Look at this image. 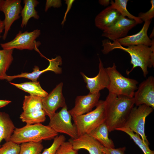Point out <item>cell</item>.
<instances>
[{
  "label": "cell",
  "mask_w": 154,
  "mask_h": 154,
  "mask_svg": "<svg viewBox=\"0 0 154 154\" xmlns=\"http://www.w3.org/2000/svg\"><path fill=\"white\" fill-rule=\"evenodd\" d=\"M103 49L102 53L107 54L115 49H120L127 52L129 54L131 60L130 63L133 66L129 71H127L128 75L135 68L139 67L142 70L143 76L146 77L148 73V68L154 67V40L152 38V43L151 47L143 45L129 46L125 48L119 44L116 40L111 42L109 39L102 41Z\"/></svg>",
  "instance_id": "6da1fadb"
},
{
  "label": "cell",
  "mask_w": 154,
  "mask_h": 154,
  "mask_svg": "<svg viewBox=\"0 0 154 154\" xmlns=\"http://www.w3.org/2000/svg\"><path fill=\"white\" fill-rule=\"evenodd\" d=\"M105 103V122L109 132L123 127L134 107L133 97L109 93Z\"/></svg>",
  "instance_id": "7a4b0ae2"
},
{
  "label": "cell",
  "mask_w": 154,
  "mask_h": 154,
  "mask_svg": "<svg viewBox=\"0 0 154 154\" xmlns=\"http://www.w3.org/2000/svg\"><path fill=\"white\" fill-rule=\"evenodd\" d=\"M58 135L48 125L41 123L26 124L21 127L15 128L10 141L19 144L29 142H38L54 139Z\"/></svg>",
  "instance_id": "3957f363"
},
{
  "label": "cell",
  "mask_w": 154,
  "mask_h": 154,
  "mask_svg": "<svg viewBox=\"0 0 154 154\" xmlns=\"http://www.w3.org/2000/svg\"><path fill=\"white\" fill-rule=\"evenodd\" d=\"M116 67L114 63L112 66L106 68L109 78V83L106 88L109 93L117 96L133 97L135 91L138 88V82L123 76Z\"/></svg>",
  "instance_id": "277c9868"
},
{
  "label": "cell",
  "mask_w": 154,
  "mask_h": 154,
  "mask_svg": "<svg viewBox=\"0 0 154 154\" xmlns=\"http://www.w3.org/2000/svg\"><path fill=\"white\" fill-rule=\"evenodd\" d=\"M72 118L78 136L89 134L105 121V101L99 100L94 110L86 114L72 117Z\"/></svg>",
  "instance_id": "5b68a950"
},
{
  "label": "cell",
  "mask_w": 154,
  "mask_h": 154,
  "mask_svg": "<svg viewBox=\"0 0 154 154\" xmlns=\"http://www.w3.org/2000/svg\"><path fill=\"white\" fill-rule=\"evenodd\" d=\"M151 107L145 105L133 107L131 110L123 127H127L139 135L144 143H149L145 133V125L146 117L153 111Z\"/></svg>",
  "instance_id": "8992f818"
},
{
  "label": "cell",
  "mask_w": 154,
  "mask_h": 154,
  "mask_svg": "<svg viewBox=\"0 0 154 154\" xmlns=\"http://www.w3.org/2000/svg\"><path fill=\"white\" fill-rule=\"evenodd\" d=\"M40 33V30L38 29L31 32L26 31L22 33L20 31L13 40L9 42L1 43L0 45L3 49L35 50L40 53L38 47L41 43L39 41H36V40Z\"/></svg>",
  "instance_id": "52a82bcc"
},
{
  "label": "cell",
  "mask_w": 154,
  "mask_h": 154,
  "mask_svg": "<svg viewBox=\"0 0 154 154\" xmlns=\"http://www.w3.org/2000/svg\"><path fill=\"white\" fill-rule=\"evenodd\" d=\"M72 117L66 106L50 118L48 125L58 133H64L71 138H76L78 137L77 131L72 122Z\"/></svg>",
  "instance_id": "ba28073f"
},
{
  "label": "cell",
  "mask_w": 154,
  "mask_h": 154,
  "mask_svg": "<svg viewBox=\"0 0 154 154\" xmlns=\"http://www.w3.org/2000/svg\"><path fill=\"white\" fill-rule=\"evenodd\" d=\"M63 85L62 82L60 83L47 96L42 98L43 109L49 118L58 108L66 106L62 92Z\"/></svg>",
  "instance_id": "9c48e42d"
},
{
  "label": "cell",
  "mask_w": 154,
  "mask_h": 154,
  "mask_svg": "<svg viewBox=\"0 0 154 154\" xmlns=\"http://www.w3.org/2000/svg\"><path fill=\"white\" fill-rule=\"evenodd\" d=\"M137 24L135 20L121 15L113 24L103 31L102 36L113 41L122 38L126 36L129 31Z\"/></svg>",
  "instance_id": "30bf717a"
},
{
  "label": "cell",
  "mask_w": 154,
  "mask_h": 154,
  "mask_svg": "<svg viewBox=\"0 0 154 154\" xmlns=\"http://www.w3.org/2000/svg\"><path fill=\"white\" fill-rule=\"evenodd\" d=\"M134 93V104L145 105L154 109V78L151 76L141 82Z\"/></svg>",
  "instance_id": "8fae6325"
},
{
  "label": "cell",
  "mask_w": 154,
  "mask_h": 154,
  "mask_svg": "<svg viewBox=\"0 0 154 154\" xmlns=\"http://www.w3.org/2000/svg\"><path fill=\"white\" fill-rule=\"evenodd\" d=\"M100 96V92L89 93L86 95L77 96L74 107L68 111L72 117L79 116L90 112L96 107Z\"/></svg>",
  "instance_id": "7c38bea8"
},
{
  "label": "cell",
  "mask_w": 154,
  "mask_h": 154,
  "mask_svg": "<svg viewBox=\"0 0 154 154\" xmlns=\"http://www.w3.org/2000/svg\"><path fill=\"white\" fill-rule=\"evenodd\" d=\"M21 0H6L2 11L5 15L3 20L4 24V31L2 36L3 39L5 40L11 27L15 21L20 17L22 9L21 5Z\"/></svg>",
  "instance_id": "4fadbf2b"
},
{
  "label": "cell",
  "mask_w": 154,
  "mask_h": 154,
  "mask_svg": "<svg viewBox=\"0 0 154 154\" xmlns=\"http://www.w3.org/2000/svg\"><path fill=\"white\" fill-rule=\"evenodd\" d=\"M46 58L49 61V65L46 69L40 70L38 66H35L33 68V71L31 73L22 72L17 75L8 76L6 80L8 82H10L16 78H25L29 79L32 82H37L39 76L46 71H52L57 74L62 73V69L59 66L62 64V58L60 56H57L55 58L51 59Z\"/></svg>",
  "instance_id": "5bb4252c"
},
{
  "label": "cell",
  "mask_w": 154,
  "mask_h": 154,
  "mask_svg": "<svg viewBox=\"0 0 154 154\" xmlns=\"http://www.w3.org/2000/svg\"><path fill=\"white\" fill-rule=\"evenodd\" d=\"M99 71L95 76L90 78L87 76L84 73L81 72L84 82L86 84L87 88L89 92L95 93L98 92L105 88H107L109 83V78L106 68L99 58Z\"/></svg>",
  "instance_id": "9a60e30c"
},
{
  "label": "cell",
  "mask_w": 154,
  "mask_h": 154,
  "mask_svg": "<svg viewBox=\"0 0 154 154\" xmlns=\"http://www.w3.org/2000/svg\"><path fill=\"white\" fill-rule=\"evenodd\" d=\"M69 141L73 149L78 151L84 149L90 154H101L104 146L89 134L86 133L75 139L71 138Z\"/></svg>",
  "instance_id": "2e32d148"
},
{
  "label": "cell",
  "mask_w": 154,
  "mask_h": 154,
  "mask_svg": "<svg viewBox=\"0 0 154 154\" xmlns=\"http://www.w3.org/2000/svg\"><path fill=\"white\" fill-rule=\"evenodd\" d=\"M151 22V20L145 22L141 29L136 34L127 36L115 40L122 46L139 45L151 46L152 44V39L151 40L148 37L147 32Z\"/></svg>",
  "instance_id": "e0dca14e"
},
{
  "label": "cell",
  "mask_w": 154,
  "mask_h": 154,
  "mask_svg": "<svg viewBox=\"0 0 154 154\" xmlns=\"http://www.w3.org/2000/svg\"><path fill=\"white\" fill-rule=\"evenodd\" d=\"M121 15L117 10L110 6H108L96 16L95 19V25L104 31L113 24Z\"/></svg>",
  "instance_id": "ac0fdd59"
},
{
  "label": "cell",
  "mask_w": 154,
  "mask_h": 154,
  "mask_svg": "<svg viewBox=\"0 0 154 154\" xmlns=\"http://www.w3.org/2000/svg\"><path fill=\"white\" fill-rule=\"evenodd\" d=\"M15 128L9 115L0 112V147L1 143L3 139L6 142L10 140Z\"/></svg>",
  "instance_id": "d6986e66"
},
{
  "label": "cell",
  "mask_w": 154,
  "mask_h": 154,
  "mask_svg": "<svg viewBox=\"0 0 154 154\" xmlns=\"http://www.w3.org/2000/svg\"><path fill=\"white\" fill-rule=\"evenodd\" d=\"M109 129L105 122L92 130L89 134L94 137L104 147L115 148L113 141L108 137Z\"/></svg>",
  "instance_id": "ffe728a7"
},
{
  "label": "cell",
  "mask_w": 154,
  "mask_h": 154,
  "mask_svg": "<svg viewBox=\"0 0 154 154\" xmlns=\"http://www.w3.org/2000/svg\"><path fill=\"white\" fill-rule=\"evenodd\" d=\"M24 7L22 8L21 16L22 17V22L21 27L23 28L26 27L28 21L31 18L38 19L39 16L35 8L39 3V2L36 0H24Z\"/></svg>",
  "instance_id": "44dd1931"
},
{
  "label": "cell",
  "mask_w": 154,
  "mask_h": 154,
  "mask_svg": "<svg viewBox=\"0 0 154 154\" xmlns=\"http://www.w3.org/2000/svg\"><path fill=\"white\" fill-rule=\"evenodd\" d=\"M10 83L19 89L30 94L42 98L46 97L48 93L41 87L39 82H26L20 84Z\"/></svg>",
  "instance_id": "7402d4cb"
},
{
  "label": "cell",
  "mask_w": 154,
  "mask_h": 154,
  "mask_svg": "<svg viewBox=\"0 0 154 154\" xmlns=\"http://www.w3.org/2000/svg\"><path fill=\"white\" fill-rule=\"evenodd\" d=\"M13 50H0V80H6V74L13 61Z\"/></svg>",
  "instance_id": "603a6c76"
},
{
  "label": "cell",
  "mask_w": 154,
  "mask_h": 154,
  "mask_svg": "<svg viewBox=\"0 0 154 154\" xmlns=\"http://www.w3.org/2000/svg\"><path fill=\"white\" fill-rule=\"evenodd\" d=\"M23 113L35 112L43 109L42 98L36 96H25L23 102Z\"/></svg>",
  "instance_id": "cb8c5ba5"
},
{
  "label": "cell",
  "mask_w": 154,
  "mask_h": 154,
  "mask_svg": "<svg viewBox=\"0 0 154 154\" xmlns=\"http://www.w3.org/2000/svg\"><path fill=\"white\" fill-rule=\"evenodd\" d=\"M46 115L43 110L37 112L26 113L23 112L20 115L21 121L27 125L41 123L46 120Z\"/></svg>",
  "instance_id": "d4e9b609"
},
{
  "label": "cell",
  "mask_w": 154,
  "mask_h": 154,
  "mask_svg": "<svg viewBox=\"0 0 154 154\" xmlns=\"http://www.w3.org/2000/svg\"><path fill=\"white\" fill-rule=\"evenodd\" d=\"M128 0H111L110 6L117 10L123 16L127 17L130 19L135 20L138 24H141L143 21L138 17L135 16L129 13L127 9V5Z\"/></svg>",
  "instance_id": "484cf974"
},
{
  "label": "cell",
  "mask_w": 154,
  "mask_h": 154,
  "mask_svg": "<svg viewBox=\"0 0 154 154\" xmlns=\"http://www.w3.org/2000/svg\"><path fill=\"white\" fill-rule=\"evenodd\" d=\"M116 130L123 131L129 135L135 143L140 148L144 154H154V151L151 150L149 145L145 144L140 135L136 133L127 127L117 129Z\"/></svg>",
  "instance_id": "4316f807"
},
{
  "label": "cell",
  "mask_w": 154,
  "mask_h": 154,
  "mask_svg": "<svg viewBox=\"0 0 154 154\" xmlns=\"http://www.w3.org/2000/svg\"><path fill=\"white\" fill-rule=\"evenodd\" d=\"M43 148L41 142L23 143L20 145L19 154H40Z\"/></svg>",
  "instance_id": "83f0119b"
},
{
  "label": "cell",
  "mask_w": 154,
  "mask_h": 154,
  "mask_svg": "<svg viewBox=\"0 0 154 154\" xmlns=\"http://www.w3.org/2000/svg\"><path fill=\"white\" fill-rule=\"evenodd\" d=\"M20 150L19 144L9 141L0 147V154H19Z\"/></svg>",
  "instance_id": "f1b7e54d"
},
{
  "label": "cell",
  "mask_w": 154,
  "mask_h": 154,
  "mask_svg": "<svg viewBox=\"0 0 154 154\" xmlns=\"http://www.w3.org/2000/svg\"><path fill=\"white\" fill-rule=\"evenodd\" d=\"M66 138L64 135H57L54 139L51 145L44 149L43 152L40 154H54L59 146L66 141Z\"/></svg>",
  "instance_id": "f546056e"
},
{
  "label": "cell",
  "mask_w": 154,
  "mask_h": 154,
  "mask_svg": "<svg viewBox=\"0 0 154 154\" xmlns=\"http://www.w3.org/2000/svg\"><path fill=\"white\" fill-rule=\"evenodd\" d=\"M78 151L73 149L69 141H65L59 146L54 154H78Z\"/></svg>",
  "instance_id": "4dcf8cb0"
},
{
  "label": "cell",
  "mask_w": 154,
  "mask_h": 154,
  "mask_svg": "<svg viewBox=\"0 0 154 154\" xmlns=\"http://www.w3.org/2000/svg\"><path fill=\"white\" fill-rule=\"evenodd\" d=\"M151 7L145 13L141 12L138 17L143 22H144L151 20L154 17V1H150Z\"/></svg>",
  "instance_id": "1f68e13d"
},
{
  "label": "cell",
  "mask_w": 154,
  "mask_h": 154,
  "mask_svg": "<svg viewBox=\"0 0 154 154\" xmlns=\"http://www.w3.org/2000/svg\"><path fill=\"white\" fill-rule=\"evenodd\" d=\"M125 150V147L116 149L104 147L103 149V152L105 154H124Z\"/></svg>",
  "instance_id": "d6a6232c"
},
{
  "label": "cell",
  "mask_w": 154,
  "mask_h": 154,
  "mask_svg": "<svg viewBox=\"0 0 154 154\" xmlns=\"http://www.w3.org/2000/svg\"><path fill=\"white\" fill-rule=\"evenodd\" d=\"M61 6V1L60 0H47L46 1L44 11L46 12L51 7L58 8Z\"/></svg>",
  "instance_id": "836d02e7"
},
{
  "label": "cell",
  "mask_w": 154,
  "mask_h": 154,
  "mask_svg": "<svg viewBox=\"0 0 154 154\" xmlns=\"http://www.w3.org/2000/svg\"><path fill=\"white\" fill-rule=\"evenodd\" d=\"M65 1V3L67 5V7L66 11L64 14V15L63 20L61 23V24L62 25V26H63L64 23L66 21V17L67 14L69 11L71 9L72 4L73 2L74 1V0H66Z\"/></svg>",
  "instance_id": "e575fe53"
},
{
  "label": "cell",
  "mask_w": 154,
  "mask_h": 154,
  "mask_svg": "<svg viewBox=\"0 0 154 154\" xmlns=\"http://www.w3.org/2000/svg\"><path fill=\"white\" fill-rule=\"evenodd\" d=\"M11 102V101L9 100H0V108L5 106Z\"/></svg>",
  "instance_id": "d590c367"
},
{
  "label": "cell",
  "mask_w": 154,
  "mask_h": 154,
  "mask_svg": "<svg viewBox=\"0 0 154 154\" xmlns=\"http://www.w3.org/2000/svg\"><path fill=\"white\" fill-rule=\"evenodd\" d=\"M98 2L100 5L105 7L108 6L110 2V0H99Z\"/></svg>",
  "instance_id": "8d00e7d4"
},
{
  "label": "cell",
  "mask_w": 154,
  "mask_h": 154,
  "mask_svg": "<svg viewBox=\"0 0 154 154\" xmlns=\"http://www.w3.org/2000/svg\"><path fill=\"white\" fill-rule=\"evenodd\" d=\"M4 30V24L3 21L1 20L0 18V38L2 37L1 34Z\"/></svg>",
  "instance_id": "74e56055"
},
{
  "label": "cell",
  "mask_w": 154,
  "mask_h": 154,
  "mask_svg": "<svg viewBox=\"0 0 154 154\" xmlns=\"http://www.w3.org/2000/svg\"><path fill=\"white\" fill-rule=\"evenodd\" d=\"M5 1L4 0H0V11H2Z\"/></svg>",
  "instance_id": "f35d334b"
},
{
  "label": "cell",
  "mask_w": 154,
  "mask_h": 154,
  "mask_svg": "<svg viewBox=\"0 0 154 154\" xmlns=\"http://www.w3.org/2000/svg\"><path fill=\"white\" fill-rule=\"evenodd\" d=\"M154 29H153V30L152 31L150 35V38H153L154 37Z\"/></svg>",
  "instance_id": "ab89813d"
},
{
  "label": "cell",
  "mask_w": 154,
  "mask_h": 154,
  "mask_svg": "<svg viewBox=\"0 0 154 154\" xmlns=\"http://www.w3.org/2000/svg\"><path fill=\"white\" fill-rule=\"evenodd\" d=\"M101 154H105L104 153L102 152Z\"/></svg>",
  "instance_id": "60d3db41"
}]
</instances>
